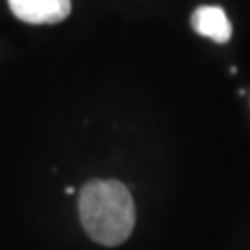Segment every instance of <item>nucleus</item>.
<instances>
[{"instance_id":"obj_1","label":"nucleus","mask_w":250,"mask_h":250,"mask_svg":"<svg viewBox=\"0 0 250 250\" xmlns=\"http://www.w3.org/2000/svg\"><path fill=\"white\" fill-rule=\"evenodd\" d=\"M83 230L104 247L125 243L134 230V198L125 184L117 180H93L85 184L78 198Z\"/></svg>"},{"instance_id":"obj_2","label":"nucleus","mask_w":250,"mask_h":250,"mask_svg":"<svg viewBox=\"0 0 250 250\" xmlns=\"http://www.w3.org/2000/svg\"><path fill=\"white\" fill-rule=\"evenodd\" d=\"M13 15L28 24H58L69 17L71 0H8Z\"/></svg>"},{"instance_id":"obj_3","label":"nucleus","mask_w":250,"mask_h":250,"mask_svg":"<svg viewBox=\"0 0 250 250\" xmlns=\"http://www.w3.org/2000/svg\"><path fill=\"white\" fill-rule=\"evenodd\" d=\"M193 30L204 37L213 39L215 43H226L232 37V24L223 8L217 6H200L191 15Z\"/></svg>"},{"instance_id":"obj_4","label":"nucleus","mask_w":250,"mask_h":250,"mask_svg":"<svg viewBox=\"0 0 250 250\" xmlns=\"http://www.w3.org/2000/svg\"><path fill=\"white\" fill-rule=\"evenodd\" d=\"M65 193H67V195H72V193H74V188H67L65 189Z\"/></svg>"}]
</instances>
